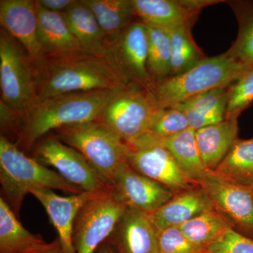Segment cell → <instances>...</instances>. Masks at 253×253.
Listing matches in <instances>:
<instances>
[{"instance_id": "obj_1", "label": "cell", "mask_w": 253, "mask_h": 253, "mask_svg": "<svg viewBox=\"0 0 253 253\" xmlns=\"http://www.w3.org/2000/svg\"><path fill=\"white\" fill-rule=\"evenodd\" d=\"M33 67L36 99L126 84L104 56L84 50L43 56Z\"/></svg>"}, {"instance_id": "obj_2", "label": "cell", "mask_w": 253, "mask_h": 253, "mask_svg": "<svg viewBox=\"0 0 253 253\" xmlns=\"http://www.w3.org/2000/svg\"><path fill=\"white\" fill-rule=\"evenodd\" d=\"M113 91H77L35 100L23 113L22 129L16 144L29 150L59 128L96 121Z\"/></svg>"}, {"instance_id": "obj_3", "label": "cell", "mask_w": 253, "mask_h": 253, "mask_svg": "<svg viewBox=\"0 0 253 253\" xmlns=\"http://www.w3.org/2000/svg\"><path fill=\"white\" fill-rule=\"evenodd\" d=\"M250 67L229 50L205 57L184 72L169 76L155 85L152 93L160 109L172 107L203 93L229 87Z\"/></svg>"}, {"instance_id": "obj_4", "label": "cell", "mask_w": 253, "mask_h": 253, "mask_svg": "<svg viewBox=\"0 0 253 253\" xmlns=\"http://www.w3.org/2000/svg\"><path fill=\"white\" fill-rule=\"evenodd\" d=\"M0 181L5 201L19 217L24 198L35 189H57L72 194L84 192L59 173L29 157L14 142L0 136Z\"/></svg>"}, {"instance_id": "obj_5", "label": "cell", "mask_w": 253, "mask_h": 253, "mask_svg": "<svg viewBox=\"0 0 253 253\" xmlns=\"http://www.w3.org/2000/svg\"><path fill=\"white\" fill-rule=\"evenodd\" d=\"M159 109L152 92L126 84L113 91L96 121L129 144L149 131Z\"/></svg>"}, {"instance_id": "obj_6", "label": "cell", "mask_w": 253, "mask_h": 253, "mask_svg": "<svg viewBox=\"0 0 253 253\" xmlns=\"http://www.w3.org/2000/svg\"><path fill=\"white\" fill-rule=\"evenodd\" d=\"M54 135L74 148L112 186L115 176L127 163V146L97 121L59 128Z\"/></svg>"}, {"instance_id": "obj_7", "label": "cell", "mask_w": 253, "mask_h": 253, "mask_svg": "<svg viewBox=\"0 0 253 253\" xmlns=\"http://www.w3.org/2000/svg\"><path fill=\"white\" fill-rule=\"evenodd\" d=\"M1 101L18 112L36 99L34 67L24 47L4 28L0 31Z\"/></svg>"}, {"instance_id": "obj_8", "label": "cell", "mask_w": 253, "mask_h": 253, "mask_svg": "<svg viewBox=\"0 0 253 253\" xmlns=\"http://www.w3.org/2000/svg\"><path fill=\"white\" fill-rule=\"evenodd\" d=\"M147 29L134 21L118 36L107 38L104 57L126 84H136L153 92L154 84L147 68Z\"/></svg>"}, {"instance_id": "obj_9", "label": "cell", "mask_w": 253, "mask_h": 253, "mask_svg": "<svg viewBox=\"0 0 253 253\" xmlns=\"http://www.w3.org/2000/svg\"><path fill=\"white\" fill-rule=\"evenodd\" d=\"M33 155L37 161L54 168L63 179L84 192L101 194L112 188L83 154L53 132L38 141Z\"/></svg>"}, {"instance_id": "obj_10", "label": "cell", "mask_w": 253, "mask_h": 253, "mask_svg": "<svg viewBox=\"0 0 253 253\" xmlns=\"http://www.w3.org/2000/svg\"><path fill=\"white\" fill-rule=\"evenodd\" d=\"M126 146V159L130 167L166 186L174 194L197 186L186 175L161 139L146 133Z\"/></svg>"}, {"instance_id": "obj_11", "label": "cell", "mask_w": 253, "mask_h": 253, "mask_svg": "<svg viewBox=\"0 0 253 253\" xmlns=\"http://www.w3.org/2000/svg\"><path fill=\"white\" fill-rule=\"evenodd\" d=\"M126 206L113 187L84 205L78 212L73 232L75 253H94L122 217Z\"/></svg>"}, {"instance_id": "obj_12", "label": "cell", "mask_w": 253, "mask_h": 253, "mask_svg": "<svg viewBox=\"0 0 253 253\" xmlns=\"http://www.w3.org/2000/svg\"><path fill=\"white\" fill-rule=\"evenodd\" d=\"M213 207L253 239V189L209 172L198 181Z\"/></svg>"}, {"instance_id": "obj_13", "label": "cell", "mask_w": 253, "mask_h": 253, "mask_svg": "<svg viewBox=\"0 0 253 253\" xmlns=\"http://www.w3.org/2000/svg\"><path fill=\"white\" fill-rule=\"evenodd\" d=\"M112 187L115 195L126 208L147 214L161 208L174 196L171 190L136 172L128 163L115 176Z\"/></svg>"}, {"instance_id": "obj_14", "label": "cell", "mask_w": 253, "mask_h": 253, "mask_svg": "<svg viewBox=\"0 0 253 253\" xmlns=\"http://www.w3.org/2000/svg\"><path fill=\"white\" fill-rule=\"evenodd\" d=\"M30 194L35 196L45 209L50 221L57 231L63 253H75L73 226L78 212L84 205L103 193L94 194L84 191L69 196H61L53 190L41 188L31 190Z\"/></svg>"}, {"instance_id": "obj_15", "label": "cell", "mask_w": 253, "mask_h": 253, "mask_svg": "<svg viewBox=\"0 0 253 253\" xmlns=\"http://www.w3.org/2000/svg\"><path fill=\"white\" fill-rule=\"evenodd\" d=\"M158 234L147 213L126 208L106 241L116 253H159Z\"/></svg>"}, {"instance_id": "obj_16", "label": "cell", "mask_w": 253, "mask_h": 253, "mask_svg": "<svg viewBox=\"0 0 253 253\" xmlns=\"http://www.w3.org/2000/svg\"><path fill=\"white\" fill-rule=\"evenodd\" d=\"M0 23L24 47L33 64L42 58L38 41V3L34 0H1Z\"/></svg>"}, {"instance_id": "obj_17", "label": "cell", "mask_w": 253, "mask_h": 253, "mask_svg": "<svg viewBox=\"0 0 253 253\" xmlns=\"http://www.w3.org/2000/svg\"><path fill=\"white\" fill-rule=\"evenodd\" d=\"M136 17L147 26L174 29L191 28L201 11L193 0H133Z\"/></svg>"}, {"instance_id": "obj_18", "label": "cell", "mask_w": 253, "mask_h": 253, "mask_svg": "<svg viewBox=\"0 0 253 253\" xmlns=\"http://www.w3.org/2000/svg\"><path fill=\"white\" fill-rule=\"evenodd\" d=\"M166 204L148 215L158 233L172 226H179L213 207L203 190L189 189L174 194Z\"/></svg>"}, {"instance_id": "obj_19", "label": "cell", "mask_w": 253, "mask_h": 253, "mask_svg": "<svg viewBox=\"0 0 253 253\" xmlns=\"http://www.w3.org/2000/svg\"><path fill=\"white\" fill-rule=\"evenodd\" d=\"M238 118L225 119L196 131L198 148L205 167L215 170L238 139Z\"/></svg>"}, {"instance_id": "obj_20", "label": "cell", "mask_w": 253, "mask_h": 253, "mask_svg": "<svg viewBox=\"0 0 253 253\" xmlns=\"http://www.w3.org/2000/svg\"><path fill=\"white\" fill-rule=\"evenodd\" d=\"M38 37L43 56L83 50L63 14L51 12L38 4Z\"/></svg>"}, {"instance_id": "obj_21", "label": "cell", "mask_w": 253, "mask_h": 253, "mask_svg": "<svg viewBox=\"0 0 253 253\" xmlns=\"http://www.w3.org/2000/svg\"><path fill=\"white\" fill-rule=\"evenodd\" d=\"M229 87L203 93L172 108L180 110L184 113L190 128L195 131L217 124L225 120Z\"/></svg>"}, {"instance_id": "obj_22", "label": "cell", "mask_w": 253, "mask_h": 253, "mask_svg": "<svg viewBox=\"0 0 253 253\" xmlns=\"http://www.w3.org/2000/svg\"><path fill=\"white\" fill-rule=\"evenodd\" d=\"M43 238L32 234L18 221L9 204L0 197V253H32L45 246Z\"/></svg>"}, {"instance_id": "obj_23", "label": "cell", "mask_w": 253, "mask_h": 253, "mask_svg": "<svg viewBox=\"0 0 253 253\" xmlns=\"http://www.w3.org/2000/svg\"><path fill=\"white\" fill-rule=\"evenodd\" d=\"M63 16L84 51L104 56L107 38L84 0H78Z\"/></svg>"}, {"instance_id": "obj_24", "label": "cell", "mask_w": 253, "mask_h": 253, "mask_svg": "<svg viewBox=\"0 0 253 253\" xmlns=\"http://www.w3.org/2000/svg\"><path fill=\"white\" fill-rule=\"evenodd\" d=\"M161 143L170 152L186 175L197 184L209 172L205 167L198 148L196 131L188 128L175 135L163 139Z\"/></svg>"}, {"instance_id": "obj_25", "label": "cell", "mask_w": 253, "mask_h": 253, "mask_svg": "<svg viewBox=\"0 0 253 253\" xmlns=\"http://www.w3.org/2000/svg\"><path fill=\"white\" fill-rule=\"evenodd\" d=\"M94 13L106 38L118 36L135 16L133 0H84Z\"/></svg>"}, {"instance_id": "obj_26", "label": "cell", "mask_w": 253, "mask_h": 253, "mask_svg": "<svg viewBox=\"0 0 253 253\" xmlns=\"http://www.w3.org/2000/svg\"><path fill=\"white\" fill-rule=\"evenodd\" d=\"M214 172L226 180L253 189V138H238Z\"/></svg>"}, {"instance_id": "obj_27", "label": "cell", "mask_w": 253, "mask_h": 253, "mask_svg": "<svg viewBox=\"0 0 253 253\" xmlns=\"http://www.w3.org/2000/svg\"><path fill=\"white\" fill-rule=\"evenodd\" d=\"M178 227L193 244L208 251L231 226L226 218L212 208Z\"/></svg>"}, {"instance_id": "obj_28", "label": "cell", "mask_w": 253, "mask_h": 253, "mask_svg": "<svg viewBox=\"0 0 253 253\" xmlns=\"http://www.w3.org/2000/svg\"><path fill=\"white\" fill-rule=\"evenodd\" d=\"M146 26L149 42L147 68L155 86L170 76V38L167 30Z\"/></svg>"}, {"instance_id": "obj_29", "label": "cell", "mask_w": 253, "mask_h": 253, "mask_svg": "<svg viewBox=\"0 0 253 253\" xmlns=\"http://www.w3.org/2000/svg\"><path fill=\"white\" fill-rule=\"evenodd\" d=\"M170 38V76L184 72L199 62L204 56L191 38L190 28L169 30Z\"/></svg>"}, {"instance_id": "obj_30", "label": "cell", "mask_w": 253, "mask_h": 253, "mask_svg": "<svg viewBox=\"0 0 253 253\" xmlns=\"http://www.w3.org/2000/svg\"><path fill=\"white\" fill-rule=\"evenodd\" d=\"M239 36L229 49L233 56L241 63L253 66V4L244 3L239 11Z\"/></svg>"}, {"instance_id": "obj_31", "label": "cell", "mask_w": 253, "mask_h": 253, "mask_svg": "<svg viewBox=\"0 0 253 253\" xmlns=\"http://www.w3.org/2000/svg\"><path fill=\"white\" fill-rule=\"evenodd\" d=\"M253 102V66L229 86L225 119L238 118Z\"/></svg>"}, {"instance_id": "obj_32", "label": "cell", "mask_w": 253, "mask_h": 253, "mask_svg": "<svg viewBox=\"0 0 253 253\" xmlns=\"http://www.w3.org/2000/svg\"><path fill=\"white\" fill-rule=\"evenodd\" d=\"M184 113L175 108L160 109L154 116L147 133L162 140L189 128Z\"/></svg>"}, {"instance_id": "obj_33", "label": "cell", "mask_w": 253, "mask_h": 253, "mask_svg": "<svg viewBox=\"0 0 253 253\" xmlns=\"http://www.w3.org/2000/svg\"><path fill=\"white\" fill-rule=\"evenodd\" d=\"M159 253H208L193 244L178 226H172L158 234Z\"/></svg>"}, {"instance_id": "obj_34", "label": "cell", "mask_w": 253, "mask_h": 253, "mask_svg": "<svg viewBox=\"0 0 253 253\" xmlns=\"http://www.w3.org/2000/svg\"><path fill=\"white\" fill-rule=\"evenodd\" d=\"M208 251V253H253V239L230 227Z\"/></svg>"}, {"instance_id": "obj_35", "label": "cell", "mask_w": 253, "mask_h": 253, "mask_svg": "<svg viewBox=\"0 0 253 253\" xmlns=\"http://www.w3.org/2000/svg\"><path fill=\"white\" fill-rule=\"evenodd\" d=\"M78 0H38V6L51 12L63 14L77 2Z\"/></svg>"}, {"instance_id": "obj_36", "label": "cell", "mask_w": 253, "mask_h": 253, "mask_svg": "<svg viewBox=\"0 0 253 253\" xmlns=\"http://www.w3.org/2000/svg\"><path fill=\"white\" fill-rule=\"evenodd\" d=\"M32 253H63V251L59 239L56 238L52 242L46 244Z\"/></svg>"}, {"instance_id": "obj_37", "label": "cell", "mask_w": 253, "mask_h": 253, "mask_svg": "<svg viewBox=\"0 0 253 253\" xmlns=\"http://www.w3.org/2000/svg\"><path fill=\"white\" fill-rule=\"evenodd\" d=\"M94 253H116L107 241H105L98 248Z\"/></svg>"}]
</instances>
